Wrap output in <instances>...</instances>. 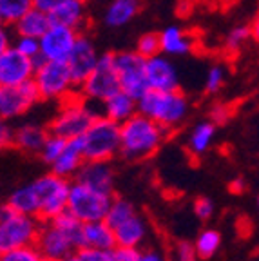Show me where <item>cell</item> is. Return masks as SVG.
Instances as JSON below:
<instances>
[{"label":"cell","instance_id":"38","mask_svg":"<svg viewBox=\"0 0 259 261\" xmlns=\"http://www.w3.org/2000/svg\"><path fill=\"white\" fill-rule=\"evenodd\" d=\"M13 45H15L20 53L28 55L29 58H35L40 55V38L33 37H24V35H16L13 38Z\"/></svg>","mask_w":259,"mask_h":261},{"label":"cell","instance_id":"46","mask_svg":"<svg viewBox=\"0 0 259 261\" xmlns=\"http://www.w3.org/2000/svg\"><path fill=\"white\" fill-rule=\"evenodd\" d=\"M140 261H167L165 257H163V254L160 252V250L156 249H147L142 252V257H140Z\"/></svg>","mask_w":259,"mask_h":261},{"label":"cell","instance_id":"13","mask_svg":"<svg viewBox=\"0 0 259 261\" xmlns=\"http://www.w3.org/2000/svg\"><path fill=\"white\" fill-rule=\"evenodd\" d=\"M80 31L62 24H53L40 38V53L45 60L67 62L69 55L73 53Z\"/></svg>","mask_w":259,"mask_h":261},{"label":"cell","instance_id":"42","mask_svg":"<svg viewBox=\"0 0 259 261\" xmlns=\"http://www.w3.org/2000/svg\"><path fill=\"white\" fill-rule=\"evenodd\" d=\"M13 142H15V127L9 125L8 120H2V125H0V145L8 149V147H13Z\"/></svg>","mask_w":259,"mask_h":261},{"label":"cell","instance_id":"16","mask_svg":"<svg viewBox=\"0 0 259 261\" xmlns=\"http://www.w3.org/2000/svg\"><path fill=\"white\" fill-rule=\"evenodd\" d=\"M37 249L47 261H62L69 254L76 252L73 241L53 221H44L37 240Z\"/></svg>","mask_w":259,"mask_h":261},{"label":"cell","instance_id":"14","mask_svg":"<svg viewBox=\"0 0 259 261\" xmlns=\"http://www.w3.org/2000/svg\"><path fill=\"white\" fill-rule=\"evenodd\" d=\"M100 55L101 53H98V47L93 42V38L87 33H80L73 53L69 55L67 58L69 71L73 74V80L78 89H80V86L89 78V74L93 73L94 67L98 65Z\"/></svg>","mask_w":259,"mask_h":261},{"label":"cell","instance_id":"27","mask_svg":"<svg viewBox=\"0 0 259 261\" xmlns=\"http://www.w3.org/2000/svg\"><path fill=\"white\" fill-rule=\"evenodd\" d=\"M114 232H116L118 245H123V247H138V245L145 240L147 225L142 216L134 214L131 220H127L125 223H122L118 228H114Z\"/></svg>","mask_w":259,"mask_h":261},{"label":"cell","instance_id":"8","mask_svg":"<svg viewBox=\"0 0 259 261\" xmlns=\"http://www.w3.org/2000/svg\"><path fill=\"white\" fill-rule=\"evenodd\" d=\"M35 191H37L38 201H40V220L51 221L67 211L69 203V191H71V179L62 178V176L49 172L35 181H31Z\"/></svg>","mask_w":259,"mask_h":261},{"label":"cell","instance_id":"29","mask_svg":"<svg viewBox=\"0 0 259 261\" xmlns=\"http://www.w3.org/2000/svg\"><path fill=\"white\" fill-rule=\"evenodd\" d=\"M216 125L218 123L214 120H203V122L196 123L194 129L191 130V136H189V151L192 154L201 156L203 152L209 151V147L216 136Z\"/></svg>","mask_w":259,"mask_h":261},{"label":"cell","instance_id":"48","mask_svg":"<svg viewBox=\"0 0 259 261\" xmlns=\"http://www.w3.org/2000/svg\"><path fill=\"white\" fill-rule=\"evenodd\" d=\"M228 189L232 191V194H241V192L245 191V181L241 178H238V179H234L230 185H228Z\"/></svg>","mask_w":259,"mask_h":261},{"label":"cell","instance_id":"37","mask_svg":"<svg viewBox=\"0 0 259 261\" xmlns=\"http://www.w3.org/2000/svg\"><path fill=\"white\" fill-rule=\"evenodd\" d=\"M0 261H45V257L37 249V245L22 247V249L6 250L0 256Z\"/></svg>","mask_w":259,"mask_h":261},{"label":"cell","instance_id":"7","mask_svg":"<svg viewBox=\"0 0 259 261\" xmlns=\"http://www.w3.org/2000/svg\"><path fill=\"white\" fill-rule=\"evenodd\" d=\"M120 89H122V84H120L116 64H114V53L107 51V53L100 55L98 65L89 74V78L80 86L78 94L91 102L103 103L107 98H111Z\"/></svg>","mask_w":259,"mask_h":261},{"label":"cell","instance_id":"17","mask_svg":"<svg viewBox=\"0 0 259 261\" xmlns=\"http://www.w3.org/2000/svg\"><path fill=\"white\" fill-rule=\"evenodd\" d=\"M147 84L149 89L156 91L179 89V71L172 57L160 53L147 58Z\"/></svg>","mask_w":259,"mask_h":261},{"label":"cell","instance_id":"12","mask_svg":"<svg viewBox=\"0 0 259 261\" xmlns=\"http://www.w3.org/2000/svg\"><path fill=\"white\" fill-rule=\"evenodd\" d=\"M37 73V65L28 55L20 53L15 45L0 51V86L11 87L20 86L33 80Z\"/></svg>","mask_w":259,"mask_h":261},{"label":"cell","instance_id":"44","mask_svg":"<svg viewBox=\"0 0 259 261\" xmlns=\"http://www.w3.org/2000/svg\"><path fill=\"white\" fill-rule=\"evenodd\" d=\"M65 0H33V6L45 13H53L55 9L58 8L60 4H64Z\"/></svg>","mask_w":259,"mask_h":261},{"label":"cell","instance_id":"34","mask_svg":"<svg viewBox=\"0 0 259 261\" xmlns=\"http://www.w3.org/2000/svg\"><path fill=\"white\" fill-rule=\"evenodd\" d=\"M65 142H67V140L62 138V136L53 135V133H49L47 140H45L44 147H42V152H40L42 162L47 163L49 167H51V165H53V163L57 162L58 156L62 154V151H64Z\"/></svg>","mask_w":259,"mask_h":261},{"label":"cell","instance_id":"18","mask_svg":"<svg viewBox=\"0 0 259 261\" xmlns=\"http://www.w3.org/2000/svg\"><path fill=\"white\" fill-rule=\"evenodd\" d=\"M85 163V152H84V140L82 138H71L65 142V147L62 154L57 158V162L51 165V172L62 176V178L73 179Z\"/></svg>","mask_w":259,"mask_h":261},{"label":"cell","instance_id":"21","mask_svg":"<svg viewBox=\"0 0 259 261\" xmlns=\"http://www.w3.org/2000/svg\"><path fill=\"white\" fill-rule=\"evenodd\" d=\"M142 9V0H111L103 11V24L111 29L125 28Z\"/></svg>","mask_w":259,"mask_h":261},{"label":"cell","instance_id":"31","mask_svg":"<svg viewBox=\"0 0 259 261\" xmlns=\"http://www.w3.org/2000/svg\"><path fill=\"white\" fill-rule=\"evenodd\" d=\"M134 214H136V211H134V207H133V203H131V201L114 196L113 203H111L109 211H107V216H106V220H103V221H106L109 227L118 228L122 223H125L127 220H131Z\"/></svg>","mask_w":259,"mask_h":261},{"label":"cell","instance_id":"6","mask_svg":"<svg viewBox=\"0 0 259 261\" xmlns=\"http://www.w3.org/2000/svg\"><path fill=\"white\" fill-rule=\"evenodd\" d=\"M35 84L45 102H65L67 98L78 94V87L69 71L67 62H51L42 64L35 73Z\"/></svg>","mask_w":259,"mask_h":261},{"label":"cell","instance_id":"5","mask_svg":"<svg viewBox=\"0 0 259 261\" xmlns=\"http://www.w3.org/2000/svg\"><path fill=\"white\" fill-rule=\"evenodd\" d=\"M85 160H113L120 156L122 147V123L107 116H98L84 136Z\"/></svg>","mask_w":259,"mask_h":261},{"label":"cell","instance_id":"28","mask_svg":"<svg viewBox=\"0 0 259 261\" xmlns=\"http://www.w3.org/2000/svg\"><path fill=\"white\" fill-rule=\"evenodd\" d=\"M51 221L67 234L69 240L73 241L76 250L87 247V240H85V223L82 220H78L71 211H64L62 214H58V216Z\"/></svg>","mask_w":259,"mask_h":261},{"label":"cell","instance_id":"23","mask_svg":"<svg viewBox=\"0 0 259 261\" xmlns=\"http://www.w3.org/2000/svg\"><path fill=\"white\" fill-rule=\"evenodd\" d=\"M101 111H103V116L118 123H123L138 113V98H134L127 91L120 89L101 103Z\"/></svg>","mask_w":259,"mask_h":261},{"label":"cell","instance_id":"20","mask_svg":"<svg viewBox=\"0 0 259 261\" xmlns=\"http://www.w3.org/2000/svg\"><path fill=\"white\" fill-rule=\"evenodd\" d=\"M49 136L47 127L37 125V123H22L15 127V142L13 147L25 154H38L40 156L42 147Z\"/></svg>","mask_w":259,"mask_h":261},{"label":"cell","instance_id":"32","mask_svg":"<svg viewBox=\"0 0 259 261\" xmlns=\"http://www.w3.org/2000/svg\"><path fill=\"white\" fill-rule=\"evenodd\" d=\"M219 245H221V234L218 230H214V228H209V230H203L199 234L194 247H196V252H198V257L209 259V257H212L218 252Z\"/></svg>","mask_w":259,"mask_h":261},{"label":"cell","instance_id":"51","mask_svg":"<svg viewBox=\"0 0 259 261\" xmlns=\"http://www.w3.org/2000/svg\"><path fill=\"white\" fill-rule=\"evenodd\" d=\"M257 208H259V196H257Z\"/></svg>","mask_w":259,"mask_h":261},{"label":"cell","instance_id":"35","mask_svg":"<svg viewBox=\"0 0 259 261\" xmlns=\"http://www.w3.org/2000/svg\"><path fill=\"white\" fill-rule=\"evenodd\" d=\"M250 38H252L250 25L239 24V25H234V28L227 33V37H225V45H227V49H230V51H238V49L243 47Z\"/></svg>","mask_w":259,"mask_h":261},{"label":"cell","instance_id":"41","mask_svg":"<svg viewBox=\"0 0 259 261\" xmlns=\"http://www.w3.org/2000/svg\"><path fill=\"white\" fill-rule=\"evenodd\" d=\"M142 252L143 250H140L138 247H123V245H118L114 249L116 261H140Z\"/></svg>","mask_w":259,"mask_h":261},{"label":"cell","instance_id":"30","mask_svg":"<svg viewBox=\"0 0 259 261\" xmlns=\"http://www.w3.org/2000/svg\"><path fill=\"white\" fill-rule=\"evenodd\" d=\"M31 8L33 0H0V22L13 28Z\"/></svg>","mask_w":259,"mask_h":261},{"label":"cell","instance_id":"10","mask_svg":"<svg viewBox=\"0 0 259 261\" xmlns=\"http://www.w3.org/2000/svg\"><path fill=\"white\" fill-rule=\"evenodd\" d=\"M114 64H116L118 76L122 89L140 98L149 91L147 84V58L140 55L136 49L127 51H116L114 53Z\"/></svg>","mask_w":259,"mask_h":261},{"label":"cell","instance_id":"4","mask_svg":"<svg viewBox=\"0 0 259 261\" xmlns=\"http://www.w3.org/2000/svg\"><path fill=\"white\" fill-rule=\"evenodd\" d=\"M42 223L40 218L18 212L4 203L0 212V252L35 245Z\"/></svg>","mask_w":259,"mask_h":261},{"label":"cell","instance_id":"40","mask_svg":"<svg viewBox=\"0 0 259 261\" xmlns=\"http://www.w3.org/2000/svg\"><path fill=\"white\" fill-rule=\"evenodd\" d=\"M214 212V203H212L209 198L205 196H199L194 200V214L199 218V220H209Z\"/></svg>","mask_w":259,"mask_h":261},{"label":"cell","instance_id":"3","mask_svg":"<svg viewBox=\"0 0 259 261\" xmlns=\"http://www.w3.org/2000/svg\"><path fill=\"white\" fill-rule=\"evenodd\" d=\"M100 102H91L85 100L80 94L67 98L65 102L60 103V109L55 114V118L51 120V123L47 125L49 133L58 135L65 140L71 138H82L87 133V129L91 127V123L98 118L103 116L101 107L98 109Z\"/></svg>","mask_w":259,"mask_h":261},{"label":"cell","instance_id":"1","mask_svg":"<svg viewBox=\"0 0 259 261\" xmlns=\"http://www.w3.org/2000/svg\"><path fill=\"white\" fill-rule=\"evenodd\" d=\"M169 129L160 125L156 120L136 113L133 118L122 123V147L120 158L136 163L150 158L165 142Z\"/></svg>","mask_w":259,"mask_h":261},{"label":"cell","instance_id":"47","mask_svg":"<svg viewBox=\"0 0 259 261\" xmlns=\"http://www.w3.org/2000/svg\"><path fill=\"white\" fill-rule=\"evenodd\" d=\"M212 120H214L216 123H221L225 122V120H228V109L225 106H218L212 109Z\"/></svg>","mask_w":259,"mask_h":261},{"label":"cell","instance_id":"19","mask_svg":"<svg viewBox=\"0 0 259 261\" xmlns=\"http://www.w3.org/2000/svg\"><path fill=\"white\" fill-rule=\"evenodd\" d=\"M160 37H162V53L169 55L172 58L187 57L194 51L192 35L179 25H167L165 29L160 31Z\"/></svg>","mask_w":259,"mask_h":261},{"label":"cell","instance_id":"33","mask_svg":"<svg viewBox=\"0 0 259 261\" xmlns=\"http://www.w3.org/2000/svg\"><path fill=\"white\" fill-rule=\"evenodd\" d=\"M140 55H143L145 58L156 57L162 53V37L156 31H147L143 35H140L136 40V47H134Z\"/></svg>","mask_w":259,"mask_h":261},{"label":"cell","instance_id":"43","mask_svg":"<svg viewBox=\"0 0 259 261\" xmlns=\"http://www.w3.org/2000/svg\"><path fill=\"white\" fill-rule=\"evenodd\" d=\"M178 261H196L198 259V252L196 247L191 243H179L178 245Z\"/></svg>","mask_w":259,"mask_h":261},{"label":"cell","instance_id":"25","mask_svg":"<svg viewBox=\"0 0 259 261\" xmlns=\"http://www.w3.org/2000/svg\"><path fill=\"white\" fill-rule=\"evenodd\" d=\"M85 240H87V247H94V249L113 250L118 247L114 228L109 227L103 220L85 223Z\"/></svg>","mask_w":259,"mask_h":261},{"label":"cell","instance_id":"15","mask_svg":"<svg viewBox=\"0 0 259 261\" xmlns=\"http://www.w3.org/2000/svg\"><path fill=\"white\" fill-rule=\"evenodd\" d=\"M74 181L87 185L93 191L114 196V184H116V169L113 160H85Z\"/></svg>","mask_w":259,"mask_h":261},{"label":"cell","instance_id":"11","mask_svg":"<svg viewBox=\"0 0 259 261\" xmlns=\"http://www.w3.org/2000/svg\"><path fill=\"white\" fill-rule=\"evenodd\" d=\"M42 100L35 80H29L20 86L2 87L0 86V116L2 120L18 118L28 113Z\"/></svg>","mask_w":259,"mask_h":261},{"label":"cell","instance_id":"50","mask_svg":"<svg viewBox=\"0 0 259 261\" xmlns=\"http://www.w3.org/2000/svg\"><path fill=\"white\" fill-rule=\"evenodd\" d=\"M62 261H84V259H82V256H80V254H78V250H76V252L69 254L67 257H64V259H62Z\"/></svg>","mask_w":259,"mask_h":261},{"label":"cell","instance_id":"39","mask_svg":"<svg viewBox=\"0 0 259 261\" xmlns=\"http://www.w3.org/2000/svg\"><path fill=\"white\" fill-rule=\"evenodd\" d=\"M78 254L82 256L84 261H116L114 256V249H94V247H84V249L78 250Z\"/></svg>","mask_w":259,"mask_h":261},{"label":"cell","instance_id":"45","mask_svg":"<svg viewBox=\"0 0 259 261\" xmlns=\"http://www.w3.org/2000/svg\"><path fill=\"white\" fill-rule=\"evenodd\" d=\"M13 38H15V35H11V33L8 31V25H2V29H0V51L11 47Z\"/></svg>","mask_w":259,"mask_h":261},{"label":"cell","instance_id":"9","mask_svg":"<svg viewBox=\"0 0 259 261\" xmlns=\"http://www.w3.org/2000/svg\"><path fill=\"white\" fill-rule=\"evenodd\" d=\"M114 196L103 194V192L93 191L87 185L80 181H71V191H69V203L67 211H71L78 220L84 223L91 221H101L106 220L107 211L113 203Z\"/></svg>","mask_w":259,"mask_h":261},{"label":"cell","instance_id":"36","mask_svg":"<svg viewBox=\"0 0 259 261\" xmlns=\"http://www.w3.org/2000/svg\"><path fill=\"white\" fill-rule=\"evenodd\" d=\"M227 80V69L221 64H212L205 74V91L209 94H216Z\"/></svg>","mask_w":259,"mask_h":261},{"label":"cell","instance_id":"26","mask_svg":"<svg viewBox=\"0 0 259 261\" xmlns=\"http://www.w3.org/2000/svg\"><path fill=\"white\" fill-rule=\"evenodd\" d=\"M6 203L18 212L31 214V216H37V218L40 216V201H38L37 191H35L33 184L22 185V187L15 189V191L9 194Z\"/></svg>","mask_w":259,"mask_h":261},{"label":"cell","instance_id":"24","mask_svg":"<svg viewBox=\"0 0 259 261\" xmlns=\"http://www.w3.org/2000/svg\"><path fill=\"white\" fill-rule=\"evenodd\" d=\"M53 25L51 15L38 8H31L20 20L13 25V31L16 35H24V37L42 38L47 33V29Z\"/></svg>","mask_w":259,"mask_h":261},{"label":"cell","instance_id":"22","mask_svg":"<svg viewBox=\"0 0 259 261\" xmlns=\"http://www.w3.org/2000/svg\"><path fill=\"white\" fill-rule=\"evenodd\" d=\"M51 15L53 24H62L84 33L87 25V4L85 0H65Z\"/></svg>","mask_w":259,"mask_h":261},{"label":"cell","instance_id":"52","mask_svg":"<svg viewBox=\"0 0 259 261\" xmlns=\"http://www.w3.org/2000/svg\"><path fill=\"white\" fill-rule=\"evenodd\" d=\"M45 261H47V259H45Z\"/></svg>","mask_w":259,"mask_h":261},{"label":"cell","instance_id":"2","mask_svg":"<svg viewBox=\"0 0 259 261\" xmlns=\"http://www.w3.org/2000/svg\"><path fill=\"white\" fill-rule=\"evenodd\" d=\"M138 113L156 120L160 125L172 130L179 127L191 113V102L183 91L149 89L138 98Z\"/></svg>","mask_w":259,"mask_h":261},{"label":"cell","instance_id":"49","mask_svg":"<svg viewBox=\"0 0 259 261\" xmlns=\"http://www.w3.org/2000/svg\"><path fill=\"white\" fill-rule=\"evenodd\" d=\"M250 28H252V38H254L255 42H259V13L255 15V18L250 24Z\"/></svg>","mask_w":259,"mask_h":261}]
</instances>
